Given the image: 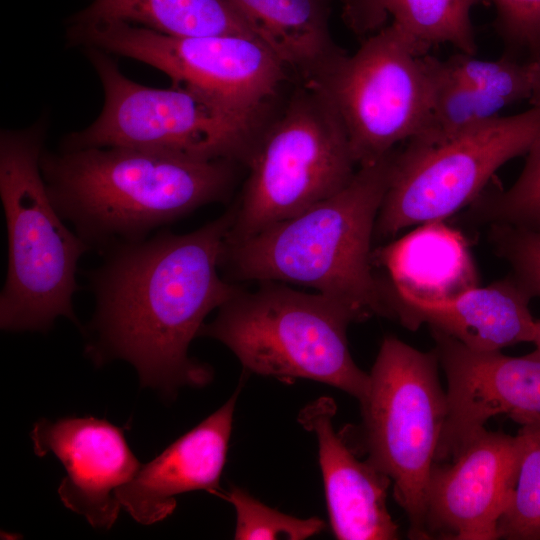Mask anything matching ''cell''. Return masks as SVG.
<instances>
[{
	"label": "cell",
	"mask_w": 540,
	"mask_h": 540,
	"mask_svg": "<svg viewBox=\"0 0 540 540\" xmlns=\"http://www.w3.org/2000/svg\"><path fill=\"white\" fill-rule=\"evenodd\" d=\"M234 217L233 205L190 233L159 230L101 254L86 273L95 310L85 350L93 362L125 360L143 386L168 397L211 381V368L188 351L209 313L242 289L220 275Z\"/></svg>",
	"instance_id": "obj_1"
},
{
	"label": "cell",
	"mask_w": 540,
	"mask_h": 540,
	"mask_svg": "<svg viewBox=\"0 0 540 540\" xmlns=\"http://www.w3.org/2000/svg\"><path fill=\"white\" fill-rule=\"evenodd\" d=\"M471 205L474 217L492 225L540 227V137L527 152L522 172L510 188L483 191Z\"/></svg>",
	"instance_id": "obj_24"
},
{
	"label": "cell",
	"mask_w": 540,
	"mask_h": 540,
	"mask_svg": "<svg viewBox=\"0 0 540 540\" xmlns=\"http://www.w3.org/2000/svg\"><path fill=\"white\" fill-rule=\"evenodd\" d=\"M444 371L446 413L435 462L450 461L465 443L500 414L515 422L540 416V355L514 357L470 348L431 328Z\"/></svg>",
	"instance_id": "obj_12"
},
{
	"label": "cell",
	"mask_w": 540,
	"mask_h": 540,
	"mask_svg": "<svg viewBox=\"0 0 540 540\" xmlns=\"http://www.w3.org/2000/svg\"><path fill=\"white\" fill-rule=\"evenodd\" d=\"M531 298L512 275L441 301L386 295L390 317L397 318L406 328L417 329L427 324L483 351L533 342L537 320L529 308Z\"/></svg>",
	"instance_id": "obj_18"
},
{
	"label": "cell",
	"mask_w": 540,
	"mask_h": 540,
	"mask_svg": "<svg viewBox=\"0 0 540 540\" xmlns=\"http://www.w3.org/2000/svg\"><path fill=\"white\" fill-rule=\"evenodd\" d=\"M237 391L213 414L170 444L115 495L138 523L164 520L176 507V496L204 490L221 497L220 479L232 431Z\"/></svg>",
	"instance_id": "obj_16"
},
{
	"label": "cell",
	"mask_w": 540,
	"mask_h": 540,
	"mask_svg": "<svg viewBox=\"0 0 540 540\" xmlns=\"http://www.w3.org/2000/svg\"><path fill=\"white\" fill-rule=\"evenodd\" d=\"M44 139V123L0 134V197L8 237L0 294L5 331L46 332L60 316L79 325L73 309L76 273L90 248L67 227L49 196L40 167Z\"/></svg>",
	"instance_id": "obj_4"
},
{
	"label": "cell",
	"mask_w": 540,
	"mask_h": 540,
	"mask_svg": "<svg viewBox=\"0 0 540 540\" xmlns=\"http://www.w3.org/2000/svg\"><path fill=\"white\" fill-rule=\"evenodd\" d=\"M540 137V108L497 119L453 138L426 143L408 140L396 150L374 237L444 221L472 204L507 161L527 154Z\"/></svg>",
	"instance_id": "obj_9"
},
{
	"label": "cell",
	"mask_w": 540,
	"mask_h": 540,
	"mask_svg": "<svg viewBox=\"0 0 540 540\" xmlns=\"http://www.w3.org/2000/svg\"><path fill=\"white\" fill-rule=\"evenodd\" d=\"M496 9V29L506 44L540 54V0H486ZM530 59V60H531Z\"/></svg>",
	"instance_id": "obj_27"
},
{
	"label": "cell",
	"mask_w": 540,
	"mask_h": 540,
	"mask_svg": "<svg viewBox=\"0 0 540 540\" xmlns=\"http://www.w3.org/2000/svg\"><path fill=\"white\" fill-rule=\"evenodd\" d=\"M481 3L486 0H344L343 17L359 35L380 30L390 17L421 55L440 44L474 55L470 13Z\"/></svg>",
	"instance_id": "obj_21"
},
{
	"label": "cell",
	"mask_w": 540,
	"mask_h": 540,
	"mask_svg": "<svg viewBox=\"0 0 540 540\" xmlns=\"http://www.w3.org/2000/svg\"><path fill=\"white\" fill-rule=\"evenodd\" d=\"M535 345V352L540 355V319L536 321V331L533 342Z\"/></svg>",
	"instance_id": "obj_29"
},
{
	"label": "cell",
	"mask_w": 540,
	"mask_h": 540,
	"mask_svg": "<svg viewBox=\"0 0 540 540\" xmlns=\"http://www.w3.org/2000/svg\"><path fill=\"white\" fill-rule=\"evenodd\" d=\"M244 161L249 173L225 244L329 199L350 183L357 167L336 110L306 82L282 114L258 131Z\"/></svg>",
	"instance_id": "obj_6"
},
{
	"label": "cell",
	"mask_w": 540,
	"mask_h": 540,
	"mask_svg": "<svg viewBox=\"0 0 540 540\" xmlns=\"http://www.w3.org/2000/svg\"><path fill=\"white\" fill-rule=\"evenodd\" d=\"M395 154L358 167L344 189L307 211L224 243V278L302 285L340 302L359 321L389 317L383 284L371 267V243Z\"/></svg>",
	"instance_id": "obj_3"
},
{
	"label": "cell",
	"mask_w": 540,
	"mask_h": 540,
	"mask_svg": "<svg viewBox=\"0 0 540 540\" xmlns=\"http://www.w3.org/2000/svg\"><path fill=\"white\" fill-rule=\"evenodd\" d=\"M71 23L75 43L148 64L258 128L286 79L285 65L255 38L174 37L125 22Z\"/></svg>",
	"instance_id": "obj_11"
},
{
	"label": "cell",
	"mask_w": 540,
	"mask_h": 540,
	"mask_svg": "<svg viewBox=\"0 0 540 540\" xmlns=\"http://www.w3.org/2000/svg\"><path fill=\"white\" fill-rule=\"evenodd\" d=\"M236 161L125 146L43 151L41 172L62 219L102 254L224 201Z\"/></svg>",
	"instance_id": "obj_2"
},
{
	"label": "cell",
	"mask_w": 540,
	"mask_h": 540,
	"mask_svg": "<svg viewBox=\"0 0 540 540\" xmlns=\"http://www.w3.org/2000/svg\"><path fill=\"white\" fill-rule=\"evenodd\" d=\"M104 90L97 119L61 150L125 146L200 159L244 161L259 128L187 87L151 88L127 78L108 53L89 48Z\"/></svg>",
	"instance_id": "obj_8"
},
{
	"label": "cell",
	"mask_w": 540,
	"mask_h": 540,
	"mask_svg": "<svg viewBox=\"0 0 540 540\" xmlns=\"http://www.w3.org/2000/svg\"><path fill=\"white\" fill-rule=\"evenodd\" d=\"M435 351L386 336L361 407L367 460L386 474L409 522L411 539H429L426 492L446 413Z\"/></svg>",
	"instance_id": "obj_7"
},
{
	"label": "cell",
	"mask_w": 540,
	"mask_h": 540,
	"mask_svg": "<svg viewBox=\"0 0 540 540\" xmlns=\"http://www.w3.org/2000/svg\"><path fill=\"white\" fill-rule=\"evenodd\" d=\"M334 401L322 397L299 414L314 432L332 532L340 540H394L398 526L387 508L389 477L369 460L360 461L335 432Z\"/></svg>",
	"instance_id": "obj_17"
},
{
	"label": "cell",
	"mask_w": 540,
	"mask_h": 540,
	"mask_svg": "<svg viewBox=\"0 0 540 540\" xmlns=\"http://www.w3.org/2000/svg\"><path fill=\"white\" fill-rule=\"evenodd\" d=\"M496 252L511 266L512 276L531 297H540V227L493 224Z\"/></svg>",
	"instance_id": "obj_26"
},
{
	"label": "cell",
	"mask_w": 540,
	"mask_h": 540,
	"mask_svg": "<svg viewBox=\"0 0 540 540\" xmlns=\"http://www.w3.org/2000/svg\"><path fill=\"white\" fill-rule=\"evenodd\" d=\"M521 457L510 504L498 527V539L540 540V416L518 422Z\"/></svg>",
	"instance_id": "obj_23"
},
{
	"label": "cell",
	"mask_w": 540,
	"mask_h": 540,
	"mask_svg": "<svg viewBox=\"0 0 540 540\" xmlns=\"http://www.w3.org/2000/svg\"><path fill=\"white\" fill-rule=\"evenodd\" d=\"M388 273L387 294L424 301L451 299L477 286V272L464 236L443 221L418 225L372 252Z\"/></svg>",
	"instance_id": "obj_19"
},
{
	"label": "cell",
	"mask_w": 540,
	"mask_h": 540,
	"mask_svg": "<svg viewBox=\"0 0 540 540\" xmlns=\"http://www.w3.org/2000/svg\"><path fill=\"white\" fill-rule=\"evenodd\" d=\"M259 40L303 81L317 76L342 50L330 35L328 0H227Z\"/></svg>",
	"instance_id": "obj_20"
},
{
	"label": "cell",
	"mask_w": 540,
	"mask_h": 540,
	"mask_svg": "<svg viewBox=\"0 0 540 540\" xmlns=\"http://www.w3.org/2000/svg\"><path fill=\"white\" fill-rule=\"evenodd\" d=\"M521 441L488 431L471 437L451 462H435L426 492L428 538L495 540L517 481Z\"/></svg>",
	"instance_id": "obj_13"
},
{
	"label": "cell",
	"mask_w": 540,
	"mask_h": 540,
	"mask_svg": "<svg viewBox=\"0 0 540 540\" xmlns=\"http://www.w3.org/2000/svg\"><path fill=\"white\" fill-rule=\"evenodd\" d=\"M530 61L532 68V90L528 101L532 107L540 108V54Z\"/></svg>",
	"instance_id": "obj_28"
},
{
	"label": "cell",
	"mask_w": 540,
	"mask_h": 540,
	"mask_svg": "<svg viewBox=\"0 0 540 540\" xmlns=\"http://www.w3.org/2000/svg\"><path fill=\"white\" fill-rule=\"evenodd\" d=\"M430 105L423 130L413 140L434 143L487 124L511 104L529 100L530 60H495L459 52L445 60L425 55ZM411 140V139H410Z\"/></svg>",
	"instance_id": "obj_15"
},
{
	"label": "cell",
	"mask_w": 540,
	"mask_h": 540,
	"mask_svg": "<svg viewBox=\"0 0 540 540\" xmlns=\"http://www.w3.org/2000/svg\"><path fill=\"white\" fill-rule=\"evenodd\" d=\"M221 498L235 509L234 539L304 540L320 533L326 526L319 517L300 519L275 510L238 486L224 491Z\"/></svg>",
	"instance_id": "obj_25"
},
{
	"label": "cell",
	"mask_w": 540,
	"mask_h": 540,
	"mask_svg": "<svg viewBox=\"0 0 540 540\" xmlns=\"http://www.w3.org/2000/svg\"><path fill=\"white\" fill-rule=\"evenodd\" d=\"M71 22H125L174 37L238 35L259 40L227 0H91Z\"/></svg>",
	"instance_id": "obj_22"
},
{
	"label": "cell",
	"mask_w": 540,
	"mask_h": 540,
	"mask_svg": "<svg viewBox=\"0 0 540 540\" xmlns=\"http://www.w3.org/2000/svg\"><path fill=\"white\" fill-rule=\"evenodd\" d=\"M30 436L38 457L52 453L65 468L58 488L64 506L94 528H111L122 508L115 493L142 465L123 429L95 417L43 418Z\"/></svg>",
	"instance_id": "obj_14"
},
{
	"label": "cell",
	"mask_w": 540,
	"mask_h": 540,
	"mask_svg": "<svg viewBox=\"0 0 540 540\" xmlns=\"http://www.w3.org/2000/svg\"><path fill=\"white\" fill-rule=\"evenodd\" d=\"M425 55L390 24L352 55L341 53L304 81L336 110L357 167L382 158L423 130L430 105Z\"/></svg>",
	"instance_id": "obj_10"
},
{
	"label": "cell",
	"mask_w": 540,
	"mask_h": 540,
	"mask_svg": "<svg viewBox=\"0 0 540 540\" xmlns=\"http://www.w3.org/2000/svg\"><path fill=\"white\" fill-rule=\"evenodd\" d=\"M241 289L204 323L199 336L215 339L238 358L244 370L284 382H321L364 398L369 373L350 353L347 329L357 316L321 293H307L275 281Z\"/></svg>",
	"instance_id": "obj_5"
}]
</instances>
